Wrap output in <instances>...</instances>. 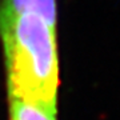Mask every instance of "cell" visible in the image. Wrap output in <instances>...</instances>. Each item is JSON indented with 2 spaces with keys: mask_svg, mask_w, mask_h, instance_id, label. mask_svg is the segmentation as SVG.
Wrapping results in <instances>:
<instances>
[{
  "mask_svg": "<svg viewBox=\"0 0 120 120\" xmlns=\"http://www.w3.org/2000/svg\"><path fill=\"white\" fill-rule=\"evenodd\" d=\"M9 120H56V113L30 101L9 99Z\"/></svg>",
  "mask_w": 120,
  "mask_h": 120,
  "instance_id": "obj_3",
  "label": "cell"
},
{
  "mask_svg": "<svg viewBox=\"0 0 120 120\" xmlns=\"http://www.w3.org/2000/svg\"><path fill=\"white\" fill-rule=\"evenodd\" d=\"M56 34V24L38 13H0L9 99L30 101L56 113L60 84Z\"/></svg>",
  "mask_w": 120,
  "mask_h": 120,
  "instance_id": "obj_1",
  "label": "cell"
},
{
  "mask_svg": "<svg viewBox=\"0 0 120 120\" xmlns=\"http://www.w3.org/2000/svg\"><path fill=\"white\" fill-rule=\"evenodd\" d=\"M34 12L43 16L52 24L57 23L56 0H0L1 15Z\"/></svg>",
  "mask_w": 120,
  "mask_h": 120,
  "instance_id": "obj_2",
  "label": "cell"
}]
</instances>
